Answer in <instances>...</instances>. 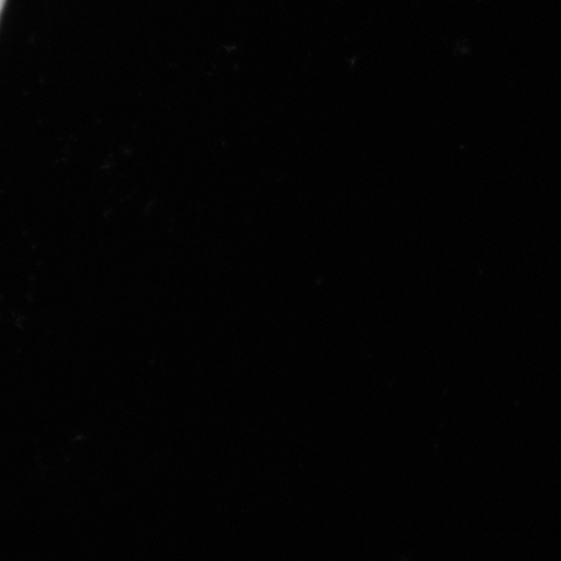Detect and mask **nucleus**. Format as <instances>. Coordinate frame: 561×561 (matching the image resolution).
<instances>
[{"instance_id":"nucleus-1","label":"nucleus","mask_w":561,"mask_h":561,"mask_svg":"<svg viewBox=\"0 0 561 561\" xmlns=\"http://www.w3.org/2000/svg\"><path fill=\"white\" fill-rule=\"evenodd\" d=\"M5 0H0V13H2Z\"/></svg>"}]
</instances>
